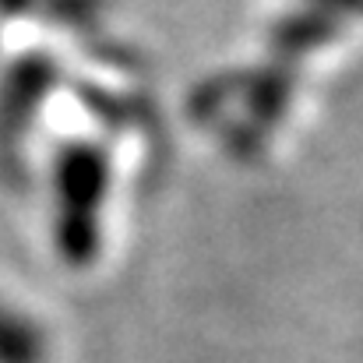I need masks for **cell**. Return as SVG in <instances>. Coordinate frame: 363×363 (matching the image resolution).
<instances>
[{"instance_id": "cell-1", "label": "cell", "mask_w": 363, "mask_h": 363, "mask_svg": "<svg viewBox=\"0 0 363 363\" xmlns=\"http://www.w3.org/2000/svg\"><path fill=\"white\" fill-rule=\"evenodd\" d=\"M103 201V162L89 148H71L60 162V223L57 243L71 264H85L96 257V208Z\"/></svg>"}, {"instance_id": "cell-2", "label": "cell", "mask_w": 363, "mask_h": 363, "mask_svg": "<svg viewBox=\"0 0 363 363\" xmlns=\"http://www.w3.org/2000/svg\"><path fill=\"white\" fill-rule=\"evenodd\" d=\"M50 342L43 328L0 300V363H46Z\"/></svg>"}]
</instances>
